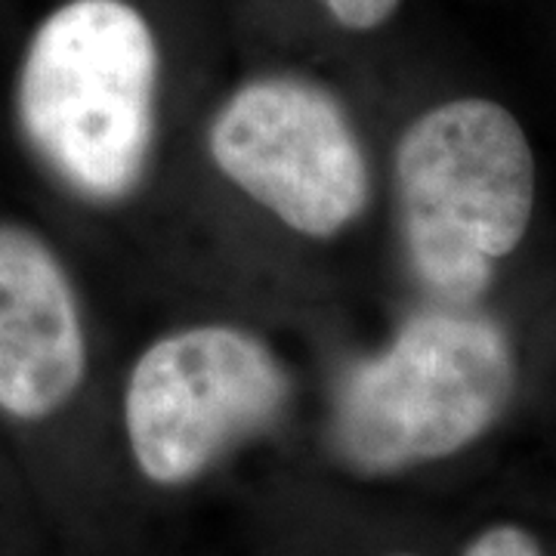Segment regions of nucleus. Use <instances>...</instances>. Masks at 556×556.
<instances>
[{"mask_svg":"<svg viewBox=\"0 0 556 556\" xmlns=\"http://www.w3.org/2000/svg\"><path fill=\"white\" fill-rule=\"evenodd\" d=\"M159 43L127 0H68L40 22L16 87L22 134L90 201L127 199L155 142Z\"/></svg>","mask_w":556,"mask_h":556,"instance_id":"1","label":"nucleus"},{"mask_svg":"<svg viewBox=\"0 0 556 556\" xmlns=\"http://www.w3.org/2000/svg\"><path fill=\"white\" fill-rule=\"evenodd\" d=\"M514 390V343L495 318L457 303L424 309L383 353L343 375L331 448L362 477L402 473L485 437Z\"/></svg>","mask_w":556,"mask_h":556,"instance_id":"2","label":"nucleus"},{"mask_svg":"<svg viewBox=\"0 0 556 556\" xmlns=\"http://www.w3.org/2000/svg\"><path fill=\"white\" fill-rule=\"evenodd\" d=\"M402 236L417 278L467 306L510 257L535 204V159L519 121L492 100L424 112L396 146Z\"/></svg>","mask_w":556,"mask_h":556,"instance_id":"3","label":"nucleus"},{"mask_svg":"<svg viewBox=\"0 0 556 556\" xmlns=\"http://www.w3.org/2000/svg\"><path fill=\"white\" fill-rule=\"evenodd\" d=\"M291 393L273 350L232 325L155 340L130 371L127 439L142 477L186 485L239 442L266 430Z\"/></svg>","mask_w":556,"mask_h":556,"instance_id":"4","label":"nucleus"},{"mask_svg":"<svg viewBox=\"0 0 556 556\" xmlns=\"http://www.w3.org/2000/svg\"><path fill=\"white\" fill-rule=\"evenodd\" d=\"M211 159L281 223L331 239L368 204V161L325 87L260 78L236 90L207 134Z\"/></svg>","mask_w":556,"mask_h":556,"instance_id":"5","label":"nucleus"},{"mask_svg":"<svg viewBox=\"0 0 556 556\" xmlns=\"http://www.w3.org/2000/svg\"><path fill=\"white\" fill-rule=\"evenodd\" d=\"M87 371L78 298L53 248L0 219V408L20 420L56 415Z\"/></svg>","mask_w":556,"mask_h":556,"instance_id":"6","label":"nucleus"},{"mask_svg":"<svg viewBox=\"0 0 556 556\" xmlns=\"http://www.w3.org/2000/svg\"><path fill=\"white\" fill-rule=\"evenodd\" d=\"M464 556H544L538 538L526 529H519L514 522H501L485 532H479Z\"/></svg>","mask_w":556,"mask_h":556,"instance_id":"7","label":"nucleus"},{"mask_svg":"<svg viewBox=\"0 0 556 556\" xmlns=\"http://www.w3.org/2000/svg\"><path fill=\"white\" fill-rule=\"evenodd\" d=\"M331 16L353 31H371L396 13L399 0H325Z\"/></svg>","mask_w":556,"mask_h":556,"instance_id":"8","label":"nucleus"},{"mask_svg":"<svg viewBox=\"0 0 556 556\" xmlns=\"http://www.w3.org/2000/svg\"><path fill=\"white\" fill-rule=\"evenodd\" d=\"M390 556H417V554H390Z\"/></svg>","mask_w":556,"mask_h":556,"instance_id":"9","label":"nucleus"}]
</instances>
